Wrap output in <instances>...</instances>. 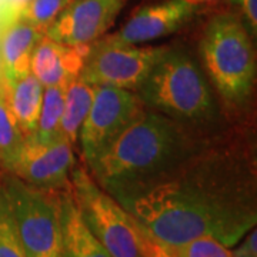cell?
<instances>
[{
  "label": "cell",
  "mask_w": 257,
  "mask_h": 257,
  "mask_svg": "<svg viewBox=\"0 0 257 257\" xmlns=\"http://www.w3.org/2000/svg\"><path fill=\"white\" fill-rule=\"evenodd\" d=\"M104 190L166 246L210 236L231 248L256 227L251 177L229 153L209 146L156 175Z\"/></svg>",
  "instance_id": "obj_1"
},
{
  "label": "cell",
  "mask_w": 257,
  "mask_h": 257,
  "mask_svg": "<svg viewBox=\"0 0 257 257\" xmlns=\"http://www.w3.org/2000/svg\"><path fill=\"white\" fill-rule=\"evenodd\" d=\"M206 146L193 127L143 106L87 170L104 189L156 175Z\"/></svg>",
  "instance_id": "obj_2"
},
{
  "label": "cell",
  "mask_w": 257,
  "mask_h": 257,
  "mask_svg": "<svg viewBox=\"0 0 257 257\" xmlns=\"http://www.w3.org/2000/svg\"><path fill=\"white\" fill-rule=\"evenodd\" d=\"M135 93L143 106L193 128L216 117L209 82L183 49L167 47Z\"/></svg>",
  "instance_id": "obj_3"
},
{
  "label": "cell",
  "mask_w": 257,
  "mask_h": 257,
  "mask_svg": "<svg viewBox=\"0 0 257 257\" xmlns=\"http://www.w3.org/2000/svg\"><path fill=\"white\" fill-rule=\"evenodd\" d=\"M203 66L221 99L229 104L247 100L256 80V56L244 26L233 15H217L200 42Z\"/></svg>",
  "instance_id": "obj_4"
},
{
  "label": "cell",
  "mask_w": 257,
  "mask_h": 257,
  "mask_svg": "<svg viewBox=\"0 0 257 257\" xmlns=\"http://www.w3.org/2000/svg\"><path fill=\"white\" fill-rule=\"evenodd\" d=\"M19 237L28 257H60V192L35 187L9 172L0 173Z\"/></svg>",
  "instance_id": "obj_5"
},
{
  "label": "cell",
  "mask_w": 257,
  "mask_h": 257,
  "mask_svg": "<svg viewBox=\"0 0 257 257\" xmlns=\"http://www.w3.org/2000/svg\"><path fill=\"white\" fill-rule=\"evenodd\" d=\"M69 182L83 221L110 257H142L133 217L101 189L87 167L74 166Z\"/></svg>",
  "instance_id": "obj_6"
},
{
  "label": "cell",
  "mask_w": 257,
  "mask_h": 257,
  "mask_svg": "<svg viewBox=\"0 0 257 257\" xmlns=\"http://www.w3.org/2000/svg\"><path fill=\"white\" fill-rule=\"evenodd\" d=\"M167 47L120 45L104 37L90 45L80 77L92 86L136 92Z\"/></svg>",
  "instance_id": "obj_7"
},
{
  "label": "cell",
  "mask_w": 257,
  "mask_h": 257,
  "mask_svg": "<svg viewBox=\"0 0 257 257\" xmlns=\"http://www.w3.org/2000/svg\"><path fill=\"white\" fill-rule=\"evenodd\" d=\"M143 103L135 92L110 86H94V99L79 133L77 152L83 165L92 167L111 146Z\"/></svg>",
  "instance_id": "obj_8"
},
{
  "label": "cell",
  "mask_w": 257,
  "mask_h": 257,
  "mask_svg": "<svg viewBox=\"0 0 257 257\" xmlns=\"http://www.w3.org/2000/svg\"><path fill=\"white\" fill-rule=\"evenodd\" d=\"M74 166L73 147L63 138L47 143H39L26 138L18 162L9 173L35 187L63 190L70 186L69 177Z\"/></svg>",
  "instance_id": "obj_9"
},
{
  "label": "cell",
  "mask_w": 257,
  "mask_h": 257,
  "mask_svg": "<svg viewBox=\"0 0 257 257\" xmlns=\"http://www.w3.org/2000/svg\"><path fill=\"white\" fill-rule=\"evenodd\" d=\"M124 0H73L47 28L45 36L69 45L89 46L111 28Z\"/></svg>",
  "instance_id": "obj_10"
},
{
  "label": "cell",
  "mask_w": 257,
  "mask_h": 257,
  "mask_svg": "<svg viewBox=\"0 0 257 257\" xmlns=\"http://www.w3.org/2000/svg\"><path fill=\"white\" fill-rule=\"evenodd\" d=\"M196 6L186 0H163L136 10L119 32L106 36L120 45H136L157 40L177 32L194 15Z\"/></svg>",
  "instance_id": "obj_11"
},
{
  "label": "cell",
  "mask_w": 257,
  "mask_h": 257,
  "mask_svg": "<svg viewBox=\"0 0 257 257\" xmlns=\"http://www.w3.org/2000/svg\"><path fill=\"white\" fill-rule=\"evenodd\" d=\"M89 46H69L43 36L30 60V73L43 87L67 86L82 73Z\"/></svg>",
  "instance_id": "obj_12"
},
{
  "label": "cell",
  "mask_w": 257,
  "mask_h": 257,
  "mask_svg": "<svg viewBox=\"0 0 257 257\" xmlns=\"http://www.w3.org/2000/svg\"><path fill=\"white\" fill-rule=\"evenodd\" d=\"M43 36V32L20 20L5 26L0 39V80L15 82L30 73L33 50Z\"/></svg>",
  "instance_id": "obj_13"
},
{
  "label": "cell",
  "mask_w": 257,
  "mask_h": 257,
  "mask_svg": "<svg viewBox=\"0 0 257 257\" xmlns=\"http://www.w3.org/2000/svg\"><path fill=\"white\" fill-rule=\"evenodd\" d=\"M60 257H110L83 221L70 192V186L60 192Z\"/></svg>",
  "instance_id": "obj_14"
},
{
  "label": "cell",
  "mask_w": 257,
  "mask_h": 257,
  "mask_svg": "<svg viewBox=\"0 0 257 257\" xmlns=\"http://www.w3.org/2000/svg\"><path fill=\"white\" fill-rule=\"evenodd\" d=\"M0 84L15 119L25 138H29L36 128L45 87L32 73L15 82L0 80Z\"/></svg>",
  "instance_id": "obj_15"
},
{
  "label": "cell",
  "mask_w": 257,
  "mask_h": 257,
  "mask_svg": "<svg viewBox=\"0 0 257 257\" xmlns=\"http://www.w3.org/2000/svg\"><path fill=\"white\" fill-rule=\"evenodd\" d=\"M94 99V86L84 82L79 76L66 86L64 92V104L59 133L69 145L77 152L79 146V133L84 120L89 114Z\"/></svg>",
  "instance_id": "obj_16"
},
{
  "label": "cell",
  "mask_w": 257,
  "mask_h": 257,
  "mask_svg": "<svg viewBox=\"0 0 257 257\" xmlns=\"http://www.w3.org/2000/svg\"><path fill=\"white\" fill-rule=\"evenodd\" d=\"M64 92H66V86L45 87L36 128L29 136L32 140L39 143H47L60 138L59 127L63 113Z\"/></svg>",
  "instance_id": "obj_17"
},
{
  "label": "cell",
  "mask_w": 257,
  "mask_h": 257,
  "mask_svg": "<svg viewBox=\"0 0 257 257\" xmlns=\"http://www.w3.org/2000/svg\"><path fill=\"white\" fill-rule=\"evenodd\" d=\"M25 139L0 84V166L5 172H10L16 165Z\"/></svg>",
  "instance_id": "obj_18"
},
{
  "label": "cell",
  "mask_w": 257,
  "mask_h": 257,
  "mask_svg": "<svg viewBox=\"0 0 257 257\" xmlns=\"http://www.w3.org/2000/svg\"><path fill=\"white\" fill-rule=\"evenodd\" d=\"M72 2L73 0H30L29 3H26L25 8L19 12L15 20L28 23L45 33L47 28Z\"/></svg>",
  "instance_id": "obj_19"
},
{
  "label": "cell",
  "mask_w": 257,
  "mask_h": 257,
  "mask_svg": "<svg viewBox=\"0 0 257 257\" xmlns=\"http://www.w3.org/2000/svg\"><path fill=\"white\" fill-rule=\"evenodd\" d=\"M0 257H28L19 237L8 199L0 186Z\"/></svg>",
  "instance_id": "obj_20"
},
{
  "label": "cell",
  "mask_w": 257,
  "mask_h": 257,
  "mask_svg": "<svg viewBox=\"0 0 257 257\" xmlns=\"http://www.w3.org/2000/svg\"><path fill=\"white\" fill-rule=\"evenodd\" d=\"M172 257H234L231 248L210 236H203L179 246H166Z\"/></svg>",
  "instance_id": "obj_21"
},
{
  "label": "cell",
  "mask_w": 257,
  "mask_h": 257,
  "mask_svg": "<svg viewBox=\"0 0 257 257\" xmlns=\"http://www.w3.org/2000/svg\"><path fill=\"white\" fill-rule=\"evenodd\" d=\"M135 221V229H136V239H138L139 251L142 257H172L169 254L167 248L163 243L155 239L149 231L143 229L138 221Z\"/></svg>",
  "instance_id": "obj_22"
},
{
  "label": "cell",
  "mask_w": 257,
  "mask_h": 257,
  "mask_svg": "<svg viewBox=\"0 0 257 257\" xmlns=\"http://www.w3.org/2000/svg\"><path fill=\"white\" fill-rule=\"evenodd\" d=\"M234 257H257V233L256 227L246 234V239L240 243L236 250H231Z\"/></svg>",
  "instance_id": "obj_23"
},
{
  "label": "cell",
  "mask_w": 257,
  "mask_h": 257,
  "mask_svg": "<svg viewBox=\"0 0 257 257\" xmlns=\"http://www.w3.org/2000/svg\"><path fill=\"white\" fill-rule=\"evenodd\" d=\"M239 6L244 18L247 20L248 28L251 29L253 35H256L257 30V0H231Z\"/></svg>",
  "instance_id": "obj_24"
},
{
  "label": "cell",
  "mask_w": 257,
  "mask_h": 257,
  "mask_svg": "<svg viewBox=\"0 0 257 257\" xmlns=\"http://www.w3.org/2000/svg\"><path fill=\"white\" fill-rule=\"evenodd\" d=\"M30 0H6L5 5V10H3V25H9L12 23L20 10L26 6V3H29Z\"/></svg>",
  "instance_id": "obj_25"
},
{
  "label": "cell",
  "mask_w": 257,
  "mask_h": 257,
  "mask_svg": "<svg viewBox=\"0 0 257 257\" xmlns=\"http://www.w3.org/2000/svg\"><path fill=\"white\" fill-rule=\"evenodd\" d=\"M187 3H190L192 6H199V5H206V3H213L217 0H186Z\"/></svg>",
  "instance_id": "obj_26"
}]
</instances>
